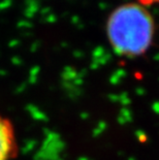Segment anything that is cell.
I'll return each instance as SVG.
<instances>
[{
  "mask_svg": "<svg viewBox=\"0 0 159 160\" xmlns=\"http://www.w3.org/2000/svg\"><path fill=\"white\" fill-rule=\"evenodd\" d=\"M134 2L138 3L141 5L147 6L152 4H159V0H134Z\"/></svg>",
  "mask_w": 159,
  "mask_h": 160,
  "instance_id": "cell-3",
  "label": "cell"
},
{
  "mask_svg": "<svg viewBox=\"0 0 159 160\" xmlns=\"http://www.w3.org/2000/svg\"><path fill=\"white\" fill-rule=\"evenodd\" d=\"M18 149L15 126L0 113V160H13L18 155Z\"/></svg>",
  "mask_w": 159,
  "mask_h": 160,
  "instance_id": "cell-2",
  "label": "cell"
},
{
  "mask_svg": "<svg viewBox=\"0 0 159 160\" xmlns=\"http://www.w3.org/2000/svg\"><path fill=\"white\" fill-rule=\"evenodd\" d=\"M107 35L114 52L125 58L145 55L152 47L155 22L146 6L137 2L119 5L107 21Z\"/></svg>",
  "mask_w": 159,
  "mask_h": 160,
  "instance_id": "cell-1",
  "label": "cell"
}]
</instances>
